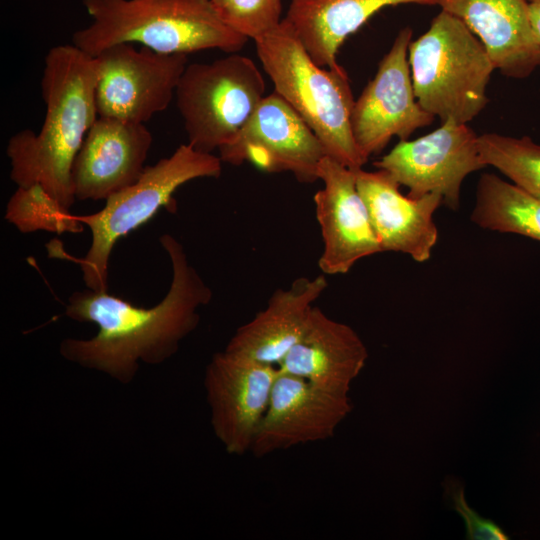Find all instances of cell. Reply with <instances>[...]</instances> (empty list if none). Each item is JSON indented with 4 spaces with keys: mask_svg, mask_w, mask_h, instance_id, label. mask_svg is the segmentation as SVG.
<instances>
[{
    "mask_svg": "<svg viewBox=\"0 0 540 540\" xmlns=\"http://www.w3.org/2000/svg\"><path fill=\"white\" fill-rule=\"evenodd\" d=\"M159 241L172 267L165 297L157 305L143 308L108 291L87 288L72 293L65 314L78 322L96 324L98 332L90 339H64L59 351L66 360L128 384L139 361L152 365L166 361L197 328L198 310L211 301L212 290L174 236L164 234Z\"/></svg>",
    "mask_w": 540,
    "mask_h": 540,
    "instance_id": "obj_1",
    "label": "cell"
},
{
    "mask_svg": "<svg viewBox=\"0 0 540 540\" xmlns=\"http://www.w3.org/2000/svg\"><path fill=\"white\" fill-rule=\"evenodd\" d=\"M97 60L73 44L51 48L41 78L45 117L36 133L24 129L8 141L10 178L17 187L39 185L64 208L75 202L71 172L98 118Z\"/></svg>",
    "mask_w": 540,
    "mask_h": 540,
    "instance_id": "obj_2",
    "label": "cell"
},
{
    "mask_svg": "<svg viewBox=\"0 0 540 540\" xmlns=\"http://www.w3.org/2000/svg\"><path fill=\"white\" fill-rule=\"evenodd\" d=\"M83 6L92 22L73 34L72 44L93 57L120 43L162 54H231L248 41L223 23L210 0H83Z\"/></svg>",
    "mask_w": 540,
    "mask_h": 540,
    "instance_id": "obj_3",
    "label": "cell"
},
{
    "mask_svg": "<svg viewBox=\"0 0 540 540\" xmlns=\"http://www.w3.org/2000/svg\"><path fill=\"white\" fill-rule=\"evenodd\" d=\"M254 42L274 91L309 125L326 155L350 169L362 168L366 162L351 128L355 100L344 68L316 64L284 19Z\"/></svg>",
    "mask_w": 540,
    "mask_h": 540,
    "instance_id": "obj_4",
    "label": "cell"
},
{
    "mask_svg": "<svg viewBox=\"0 0 540 540\" xmlns=\"http://www.w3.org/2000/svg\"><path fill=\"white\" fill-rule=\"evenodd\" d=\"M415 96L441 123L467 124L488 103L495 66L482 42L457 17L440 11L408 48Z\"/></svg>",
    "mask_w": 540,
    "mask_h": 540,
    "instance_id": "obj_5",
    "label": "cell"
},
{
    "mask_svg": "<svg viewBox=\"0 0 540 540\" xmlns=\"http://www.w3.org/2000/svg\"><path fill=\"white\" fill-rule=\"evenodd\" d=\"M219 156L180 145L169 157L146 166L131 186L111 195L93 214L76 215L91 232V245L79 260L87 288L108 291V268L116 242L148 222L159 209H175L173 195L183 184L197 178H217L222 173Z\"/></svg>",
    "mask_w": 540,
    "mask_h": 540,
    "instance_id": "obj_6",
    "label": "cell"
},
{
    "mask_svg": "<svg viewBox=\"0 0 540 540\" xmlns=\"http://www.w3.org/2000/svg\"><path fill=\"white\" fill-rule=\"evenodd\" d=\"M264 93V78L246 56L231 53L210 63L187 64L175 94L187 143L212 153L232 142Z\"/></svg>",
    "mask_w": 540,
    "mask_h": 540,
    "instance_id": "obj_7",
    "label": "cell"
},
{
    "mask_svg": "<svg viewBox=\"0 0 540 540\" xmlns=\"http://www.w3.org/2000/svg\"><path fill=\"white\" fill-rule=\"evenodd\" d=\"M94 57L98 117L143 124L168 108L188 64V55L136 49L130 43L110 46Z\"/></svg>",
    "mask_w": 540,
    "mask_h": 540,
    "instance_id": "obj_8",
    "label": "cell"
},
{
    "mask_svg": "<svg viewBox=\"0 0 540 540\" xmlns=\"http://www.w3.org/2000/svg\"><path fill=\"white\" fill-rule=\"evenodd\" d=\"M478 138L467 124L447 120L431 133L400 141L373 165L408 187L410 197L437 193L447 207L456 210L464 179L486 167Z\"/></svg>",
    "mask_w": 540,
    "mask_h": 540,
    "instance_id": "obj_9",
    "label": "cell"
},
{
    "mask_svg": "<svg viewBox=\"0 0 540 540\" xmlns=\"http://www.w3.org/2000/svg\"><path fill=\"white\" fill-rule=\"evenodd\" d=\"M218 151L223 163L250 162L267 173L290 172L300 183L319 180L326 155L313 130L275 91L263 97L235 139Z\"/></svg>",
    "mask_w": 540,
    "mask_h": 540,
    "instance_id": "obj_10",
    "label": "cell"
},
{
    "mask_svg": "<svg viewBox=\"0 0 540 540\" xmlns=\"http://www.w3.org/2000/svg\"><path fill=\"white\" fill-rule=\"evenodd\" d=\"M411 37V28L399 31L375 76L354 102L351 128L365 162L382 151L391 138L408 140L415 130L434 121L414 93L408 61Z\"/></svg>",
    "mask_w": 540,
    "mask_h": 540,
    "instance_id": "obj_11",
    "label": "cell"
},
{
    "mask_svg": "<svg viewBox=\"0 0 540 540\" xmlns=\"http://www.w3.org/2000/svg\"><path fill=\"white\" fill-rule=\"evenodd\" d=\"M278 367L226 350L206 366L204 387L211 426L227 453L250 452L267 411Z\"/></svg>",
    "mask_w": 540,
    "mask_h": 540,
    "instance_id": "obj_12",
    "label": "cell"
},
{
    "mask_svg": "<svg viewBox=\"0 0 540 540\" xmlns=\"http://www.w3.org/2000/svg\"><path fill=\"white\" fill-rule=\"evenodd\" d=\"M351 410L348 395L325 390L304 378L279 371L250 452L264 457L327 440L333 437Z\"/></svg>",
    "mask_w": 540,
    "mask_h": 540,
    "instance_id": "obj_13",
    "label": "cell"
},
{
    "mask_svg": "<svg viewBox=\"0 0 540 540\" xmlns=\"http://www.w3.org/2000/svg\"><path fill=\"white\" fill-rule=\"evenodd\" d=\"M318 177L323 182L314 195L323 239L318 266L326 275L345 274L360 259L383 251L357 189L355 170L325 155Z\"/></svg>",
    "mask_w": 540,
    "mask_h": 540,
    "instance_id": "obj_14",
    "label": "cell"
},
{
    "mask_svg": "<svg viewBox=\"0 0 540 540\" xmlns=\"http://www.w3.org/2000/svg\"><path fill=\"white\" fill-rule=\"evenodd\" d=\"M152 134L143 123L98 117L72 166L76 200H106L134 184L145 169Z\"/></svg>",
    "mask_w": 540,
    "mask_h": 540,
    "instance_id": "obj_15",
    "label": "cell"
},
{
    "mask_svg": "<svg viewBox=\"0 0 540 540\" xmlns=\"http://www.w3.org/2000/svg\"><path fill=\"white\" fill-rule=\"evenodd\" d=\"M355 174L382 251L402 252L417 262L427 261L438 239L433 215L443 203L442 196H404L400 184L381 169L370 172L359 168Z\"/></svg>",
    "mask_w": 540,
    "mask_h": 540,
    "instance_id": "obj_16",
    "label": "cell"
},
{
    "mask_svg": "<svg viewBox=\"0 0 540 540\" xmlns=\"http://www.w3.org/2000/svg\"><path fill=\"white\" fill-rule=\"evenodd\" d=\"M459 18L482 42L495 69L510 78H526L540 66L528 0H435Z\"/></svg>",
    "mask_w": 540,
    "mask_h": 540,
    "instance_id": "obj_17",
    "label": "cell"
},
{
    "mask_svg": "<svg viewBox=\"0 0 540 540\" xmlns=\"http://www.w3.org/2000/svg\"><path fill=\"white\" fill-rule=\"evenodd\" d=\"M368 358L365 344L348 325L313 306L303 334L278 370L295 375L325 390L348 395L352 381Z\"/></svg>",
    "mask_w": 540,
    "mask_h": 540,
    "instance_id": "obj_18",
    "label": "cell"
},
{
    "mask_svg": "<svg viewBox=\"0 0 540 540\" xmlns=\"http://www.w3.org/2000/svg\"><path fill=\"white\" fill-rule=\"evenodd\" d=\"M328 286L324 275L300 277L288 289H277L266 307L240 326L226 351L278 367L307 325L313 303Z\"/></svg>",
    "mask_w": 540,
    "mask_h": 540,
    "instance_id": "obj_19",
    "label": "cell"
},
{
    "mask_svg": "<svg viewBox=\"0 0 540 540\" xmlns=\"http://www.w3.org/2000/svg\"><path fill=\"white\" fill-rule=\"evenodd\" d=\"M436 5L435 0H291L284 20L316 64L339 68L337 53L346 38L386 6Z\"/></svg>",
    "mask_w": 540,
    "mask_h": 540,
    "instance_id": "obj_20",
    "label": "cell"
},
{
    "mask_svg": "<svg viewBox=\"0 0 540 540\" xmlns=\"http://www.w3.org/2000/svg\"><path fill=\"white\" fill-rule=\"evenodd\" d=\"M471 220L487 230L540 241V199L495 174L479 178Z\"/></svg>",
    "mask_w": 540,
    "mask_h": 540,
    "instance_id": "obj_21",
    "label": "cell"
},
{
    "mask_svg": "<svg viewBox=\"0 0 540 540\" xmlns=\"http://www.w3.org/2000/svg\"><path fill=\"white\" fill-rule=\"evenodd\" d=\"M479 150L486 166H492L513 184L540 199V144L497 133L479 135Z\"/></svg>",
    "mask_w": 540,
    "mask_h": 540,
    "instance_id": "obj_22",
    "label": "cell"
},
{
    "mask_svg": "<svg viewBox=\"0 0 540 540\" xmlns=\"http://www.w3.org/2000/svg\"><path fill=\"white\" fill-rule=\"evenodd\" d=\"M5 219L14 224L21 232L45 230L49 232L78 233L83 224L41 186L18 187L11 196Z\"/></svg>",
    "mask_w": 540,
    "mask_h": 540,
    "instance_id": "obj_23",
    "label": "cell"
},
{
    "mask_svg": "<svg viewBox=\"0 0 540 540\" xmlns=\"http://www.w3.org/2000/svg\"><path fill=\"white\" fill-rule=\"evenodd\" d=\"M219 18L233 31L254 41L283 19L282 0H210Z\"/></svg>",
    "mask_w": 540,
    "mask_h": 540,
    "instance_id": "obj_24",
    "label": "cell"
},
{
    "mask_svg": "<svg viewBox=\"0 0 540 540\" xmlns=\"http://www.w3.org/2000/svg\"><path fill=\"white\" fill-rule=\"evenodd\" d=\"M447 504L464 520L466 539L470 540H507L509 536L496 522L482 517L466 501L462 481L448 476L443 482Z\"/></svg>",
    "mask_w": 540,
    "mask_h": 540,
    "instance_id": "obj_25",
    "label": "cell"
},
{
    "mask_svg": "<svg viewBox=\"0 0 540 540\" xmlns=\"http://www.w3.org/2000/svg\"><path fill=\"white\" fill-rule=\"evenodd\" d=\"M529 18L536 41L540 45V1L529 2Z\"/></svg>",
    "mask_w": 540,
    "mask_h": 540,
    "instance_id": "obj_26",
    "label": "cell"
},
{
    "mask_svg": "<svg viewBox=\"0 0 540 540\" xmlns=\"http://www.w3.org/2000/svg\"><path fill=\"white\" fill-rule=\"evenodd\" d=\"M535 1H540V0H528V2H535Z\"/></svg>",
    "mask_w": 540,
    "mask_h": 540,
    "instance_id": "obj_27",
    "label": "cell"
}]
</instances>
